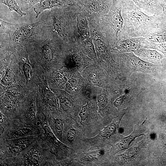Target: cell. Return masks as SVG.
Listing matches in <instances>:
<instances>
[{
  "instance_id": "8fae6325",
  "label": "cell",
  "mask_w": 166,
  "mask_h": 166,
  "mask_svg": "<svg viewBox=\"0 0 166 166\" xmlns=\"http://www.w3.org/2000/svg\"><path fill=\"white\" fill-rule=\"evenodd\" d=\"M77 28L81 41L90 38L87 18L82 9L77 15Z\"/></svg>"
},
{
  "instance_id": "7c38bea8",
  "label": "cell",
  "mask_w": 166,
  "mask_h": 166,
  "mask_svg": "<svg viewBox=\"0 0 166 166\" xmlns=\"http://www.w3.org/2000/svg\"><path fill=\"white\" fill-rule=\"evenodd\" d=\"M117 123L114 122L105 127L95 137L90 139L89 140L94 144H97L106 139L110 138L113 135L117 129Z\"/></svg>"
},
{
  "instance_id": "8992f818",
  "label": "cell",
  "mask_w": 166,
  "mask_h": 166,
  "mask_svg": "<svg viewBox=\"0 0 166 166\" xmlns=\"http://www.w3.org/2000/svg\"><path fill=\"white\" fill-rule=\"evenodd\" d=\"M135 4L144 13L149 15H160L162 12L160 4L161 0H130Z\"/></svg>"
},
{
  "instance_id": "4fadbf2b",
  "label": "cell",
  "mask_w": 166,
  "mask_h": 166,
  "mask_svg": "<svg viewBox=\"0 0 166 166\" xmlns=\"http://www.w3.org/2000/svg\"><path fill=\"white\" fill-rule=\"evenodd\" d=\"M143 37L145 40L150 42H166V28L159 27Z\"/></svg>"
},
{
  "instance_id": "277c9868",
  "label": "cell",
  "mask_w": 166,
  "mask_h": 166,
  "mask_svg": "<svg viewBox=\"0 0 166 166\" xmlns=\"http://www.w3.org/2000/svg\"><path fill=\"white\" fill-rule=\"evenodd\" d=\"M113 0H85L80 6L86 15L88 22L98 23L108 14Z\"/></svg>"
},
{
  "instance_id": "603a6c76",
  "label": "cell",
  "mask_w": 166,
  "mask_h": 166,
  "mask_svg": "<svg viewBox=\"0 0 166 166\" xmlns=\"http://www.w3.org/2000/svg\"><path fill=\"white\" fill-rule=\"evenodd\" d=\"M97 103L100 109H105L108 103V99L106 95L104 94L99 95L97 97Z\"/></svg>"
},
{
  "instance_id": "5bb4252c",
  "label": "cell",
  "mask_w": 166,
  "mask_h": 166,
  "mask_svg": "<svg viewBox=\"0 0 166 166\" xmlns=\"http://www.w3.org/2000/svg\"><path fill=\"white\" fill-rule=\"evenodd\" d=\"M93 40L90 38L80 42V44L86 53L93 59H97V56L93 43Z\"/></svg>"
},
{
  "instance_id": "9c48e42d",
  "label": "cell",
  "mask_w": 166,
  "mask_h": 166,
  "mask_svg": "<svg viewBox=\"0 0 166 166\" xmlns=\"http://www.w3.org/2000/svg\"><path fill=\"white\" fill-rule=\"evenodd\" d=\"M38 22L26 24L21 26L17 25L13 34L10 36L15 41L21 42L30 38L33 34Z\"/></svg>"
},
{
  "instance_id": "52a82bcc",
  "label": "cell",
  "mask_w": 166,
  "mask_h": 166,
  "mask_svg": "<svg viewBox=\"0 0 166 166\" xmlns=\"http://www.w3.org/2000/svg\"><path fill=\"white\" fill-rule=\"evenodd\" d=\"M76 4H77L68 0H46L35 4L33 6V9L36 14V18H37L45 10Z\"/></svg>"
},
{
  "instance_id": "9a60e30c",
  "label": "cell",
  "mask_w": 166,
  "mask_h": 166,
  "mask_svg": "<svg viewBox=\"0 0 166 166\" xmlns=\"http://www.w3.org/2000/svg\"><path fill=\"white\" fill-rule=\"evenodd\" d=\"M141 45L146 48L154 49L160 52L166 57V42L156 43L147 41L144 38Z\"/></svg>"
},
{
  "instance_id": "e575fe53",
  "label": "cell",
  "mask_w": 166,
  "mask_h": 166,
  "mask_svg": "<svg viewBox=\"0 0 166 166\" xmlns=\"http://www.w3.org/2000/svg\"><path fill=\"white\" fill-rule=\"evenodd\" d=\"M22 4H24L27 6L28 8L30 7V4L32 0H18Z\"/></svg>"
},
{
  "instance_id": "cb8c5ba5",
  "label": "cell",
  "mask_w": 166,
  "mask_h": 166,
  "mask_svg": "<svg viewBox=\"0 0 166 166\" xmlns=\"http://www.w3.org/2000/svg\"><path fill=\"white\" fill-rule=\"evenodd\" d=\"M36 107L34 101H31L28 110V114L31 119L35 118L36 117Z\"/></svg>"
},
{
  "instance_id": "f1b7e54d",
  "label": "cell",
  "mask_w": 166,
  "mask_h": 166,
  "mask_svg": "<svg viewBox=\"0 0 166 166\" xmlns=\"http://www.w3.org/2000/svg\"><path fill=\"white\" fill-rule=\"evenodd\" d=\"M54 124L56 129L59 132H61L63 127L62 120L60 118H55L54 120Z\"/></svg>"
},
{
  "instance_id": "5b68a950",
  "label": "cell",
  "mask_w": 166,
  "mask_h": 166,
  "mask_svg": "<svg viewBox=\"0 0 166 166\" xmlns=\"http://www.w3.org/2000/svg\"><path fill=\"white\" fill-rule=\"evenodd\" d=\"M143 37L128 38L119 39L111 48V52L115 53H134L141 47Z\"/></svg>"
},
{
  "instance_id": "83f0119b",
  "label": "cell",
  "mask_w": 166,
  "mask_h": 166,
  "mask_svg": "<svg viewBox=\"0 0 166 166\" xmlns=\"http://www.w3.org/2000/svg\"><path fill=\"white\" fill-rule=\"evenodd\" d=\"M44 130L46 135L50 139L53 141H57V139L49 127L45 125L44 127Z\"/></svg>"
},
{
  "instance_id": "1f68e13d",
  "label": "cell",
  "mask_w": 166,
  "mask_h": 166,
  "mask_svg": "<svg viewBox=\"0 0 166 166\" xmlns=\"http://www.w3.org/2000/svg\"><path fill=\"white\" fill-rule=\"evenodd\" d=\"M12 74L9 69L6 71V73L2 79V82L6 85L8 84L11 81Z\"/></svg>"
},
{
  "instance_id": "6da1fadb",
  "label": "cell",
  "mask_w": 166,
  "mask_h": 166,
  "mask_svg": "<svg viewBox=\"0 0 166 166\" xmlns=\"http://www.w3.org/2000/svg\"><path fill=\"white\" fill-rule=\"evenodd\" d=\"M122 1L124 24L118 40L144 37L159 27V16L145 14L132 1Z\"/></svg>"
},
{
  "instance_id": "8d00e7d4",
  "label": "cell",
  "mask_w": 166,
  "mask_h": 166,
  "mask_svg": "<svg viewBox=\"0 0 166 166\" xmlns=\"http://www.w3.org/2000/svg\"><path fill=\"white\" fill-rule=\"evenodd\" d=\"M73 2H74L76 4L79 5V6L81 5L85 0H68Z\"/></svg>"
},
{
  "instance_id": "4dcf8cb0",
  "label": "cell",
  "mask_w": 166,
  "mask_h": 166,
  "mask_svg": "<svg viewBox=\"0 0 166 166\" xmlns=\"http://www.w3.org/2000/svg\"><path fill=\"white\" fill-rule=\"evenodd\" d=\"M48 101L49 104L53 107H57V103L55 97L53 94L49 92L48 95Z\"/></svg>"
},
{
  "instance_id": "74e56055",
  "label": "cell",
  "mask_w": 166,
  "mask_h": 166,
  "mask_svg": "<svg viewBox=\"0 0 166 166\" xmlns=\"http://www.w3.org/2000/svg\"><path fill=\"white\" fill-rule=\"evenodd\" d=\"M163 147L166 150V133L164 134V136Z\"/></svg>"
},
{
  "instance_id": "7a4b0ae2",
  "label": "cell",
  "mask_w": 166,
  "mask_h": 166,
  "mask_svg": "<svg viewBox=\"0 0 166 166\" xmlns=\"http://www.w3.org/2000/svg\"><path fill=\"white\" fill-rule=\"evenodd\" d=\"M122 5V0H113L108 14L99 22L98 24L111 48L118 40V34L123 27Z\"/></svg>"
},
{
  "instance_id": "f546056e",
  "label": "cell",
  "mask_w": 166,
  "mask_h": 166,
  "mask_svg": "<svg viewBox=\"0 0 166 166\" xmlns=\"http://www.w3.org/2000/svg\"><path fill=\"white\" fill-rule=\"evenodd\" d=\"M75 133V130L73 128L70 129L68 131L66 137L69 142L72 143L74 141L76 136Z\"/></svg>"
},
{
  "instance_id": "836d02e7",
  "label": "cell",
  "mask_w": 166,
  "mask_h": 166,
  "mask_svg": "<svg viewBox=\"0 0 166 166\" xmlns=\"http://www.w3.org/2000/svg\"><path fill=\"white\" fill-rule=\"evenodd\" d=\"M97 77L95 76L94 77H92L90 78V80L95 85H99L100 83V80L98 79Z\"/></svg>"
},
{
  "instance_id": "d6a6232c",
  "label": "cell",
  "mask_w": 166,
  "mask_h": 166,
  "mask_svg": "<svg viewBox=\"0 0 166 166\" xmlns=\"http://www.w3.org/2000/svg\"><path fill=\"white\" fill-rule=\"evenodd\" d=\"M125 97V95H124L117 98L114 103V105L116 107L120 106L122 103Z\"/></svg>"
},
{
  "instance_id": "44dd1931",
  "label": "cell",
  "mask_w": 166,
  "mask_h": 166,
  "mask_svg": "<svg viewBox=\"0 0 166 166\" xmlns=\"http://www.w3.org/2000/svg\"><path fill=\"white\" fill-rule=\"evenodd\" d=\"M162 8V13L159 16V26L166 28V0H164L160 4Z\"/></svg>"
},
{
  "instance_id": "30bf717a",
  "label": "cell",
  "mask_w": 166,
  "mask_h": 166,
  "mask_svg": "<svg viewBox=\"0 0 166 166\" xmlns=\"http://www.w3.org/2000/svg\"><path fill=\"white\" fill-rule=\"evenodd\" d=\"M143 122L140 125L135 126L133 132L129 136L122 138V139L115 145V152H117L128 148L132 141L135 138L144 135L143 130Z\"/></svg>"
},
{
  "instance_id": "7402d4cb",
  "label": "cell",
  "mask_w": 166,
  "mask_h": 166,
  "mask_svg": "<svg viewBox=\"0 0 166 166\" xmlns=\"http://www.w3.org/2000/svg\"><path fill=\"white\" fill-rule=\"evenodd\" d=\"M23 65V70L25 77L28 81H30L32 76V70L31 66L27 62H24Z\"/></svg>"
},
{
  "instance_id": "ac0fdd59",
  "label": "cell",
  "mask_w": 166,
  "mask_h": 166,
  "mask_svg": "<svg viewBox=\"0 0 166 166\" xmlns=\"http://www.w3.org/2000/svg\"><path fill=\"white\" fill-rule=\"evenodd\" d=\"M42 55L44 59L47 61H51L53 57V52L52 46L48 43H45L41 49Z\"/></svg>"
},
{
  "instance_id": "3957f363",
  "label": "cell",
  "mask_w": 166,
  "mask_h": 166,
  "mask_svg": "<svg viewBox=\"0 0 166 166\" xmlns=\"http://www.w3.org/2000/svg\"><path fill=\"white\" fill-rule=\"evenodd\" d=\"M116 54L115 57L123 65L127 77L135 72L148 73L154 76H158L160 72L161 64H154L144 61L133 53Z\"/></svg>"
},
{
  "instance_id": "d4e9b609",
  "label": "cell",
  "mask_w": 166,
  "mask_h": 166,
  "mask_svg": "<svg viewBox=\"0 0 166 166\" xmlns=\"http://www.w3.org/2000/svg\"><path fill=\"white\" fill-rule=\"evenodd\" d=\"M26 145L23 144H14L10 146V150L13 153H18L24 150L26 148Z\"/></svg>"
},
{
  "instance_id": "ba28073f",
  "label": "cell",
  "mask_w": 166,
  "mask_h": 166,
  "mask_svg": "<svg viewBox=\"0 0 166 166\" xmlns=\"http://www.w3.org/2000/svg\"><path fill=\"white\" fill-rule=\"evenodd\" d=\"M133 53L142 60L154 64H161V61L166 58L162 54L157 50L148 49L142 45Z\"/></svg>"
},
{
  "instance_id": "2e32d148",
  "label": "cell",
  "mask_w": 166,
  "mask_h": 166,
  "mask_svg": "<svg viewBox=\"0 0 166 166\" xmlns=\"http://www.w3.org/2000/svg\"><path fill=\"white\" fill-rule=\"evenodd\" d=\"M104 154V150L100 148L84 153L82 156L81 158L87 162H94L97 160Z\"/></svg>"
},
{
  "instance_id": "484cf974",
  "label": "cell",
  "mask_w": 166,
  "mask_h": 166,
  "mask_svg": "<svg viewBox=\"0 0 166 166\" xmlns=\"http://www.w3.org/2000/svg\"><path fill=\"white\" fill-rule=\"evenodd\" d=\"M60 103L61 107L64 111H68L70 108V103L67 98L64 97H61L59 98Z\"/></svg>"
},
{
  "instance_id": "d6986e66",
  "label": "cell",
  "mask_w": 166,
  "mask_h": 166,
  "mask_svg": "<svg viewBox=\"0 0 166 166\" xmlns=\"http://www.w3.org/2000/svg\"><path fill=\"white\" fill-rule=\"evenodd\" d=\"M0 33H5L11 36L17 25L6 22L0 19Z\"/></svg>"
},
{
  "instance_id": "d590c367",
  "label": "cell",
  "mask_w": 166,
  "mask_h": 166,
  "mask_svg": "<svg viewBox=\"0 0 166 166\" xmlns=\"http://www.w3.org/2000/svg\"><path fill=\"white\" fill-rule=\"evenodd\" d=\"M45 0H32L30 4V7L34 6L37 3L42 2Z\"/></svg>"
},
{
  "instance_id": "e0dca14e",
  "label": "cell",
  "mask_w": 166,
  "mask_h": 166,
  "mask_svg": "<svg viewBox=\"0 0 166 166\" xmlns=\"http://www.w3.org/2000/svg\"><path fill=\"white\" fill-rule=\"evenodd\" d=\"M0 2L7 6L10 11L15 12L21 17L26 15L22 11L16 0H0Z\"/></svg>"
},
{
  "instance_id": "ffe728a7",
  "label": "cell",
  "mask_w": 166,
  "mask_h": 166,
  "mask_svg": "<svg viewBox=\"0 0 166 166\" xmlns=\"http://www.w3.org/2000/svg\"><path fill=\"white\" fill-rule=\"evenodd\" d=\"M91 115L90 109L88 104L83 106L81 108L79 113L81 118L80 123L82 125L85 123L90 118Z\"/></svg>"
},
{
  "instance_id": "f35d334b",
  "label": "cell",
  "mask_w": 166,
  "mask_h": 166,
  "mask_svg": "<svg viewBox=\"0 0 166 166\" xmlns=\"http://www.w3.org/2000/svg\"><path fill=\"white\" fill-rule=\"evenodd\" d=\"M0 123H2L3 122V120H2V115L1 114V113H0Z\"/></svg>"
},
{
  "instance_id": "4316f807",
  "label": "cell",
  "mask_w": 166,
  "mask_h": 166,
  "mask_svg": "<svg viewBox=\"0 0 166 166\" xmlns=\"http://www.w3.org/2000/svg\"><path fill=\"white\" fill-rule=\"evenodd\" d=\"M29 159L32 164L37 165L38 164L39 157L38 152L35 150L31 151L29 154Z\"/></svg>"
}]
</instances>
